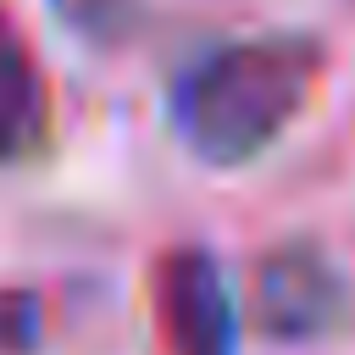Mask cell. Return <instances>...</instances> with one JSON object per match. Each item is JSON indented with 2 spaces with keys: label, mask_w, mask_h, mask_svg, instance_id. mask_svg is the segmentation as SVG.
<instances>
[{
  "label": "cell",
  "mask_w": 355,
  "mask_h": 355,
  "mask_svg": "<svg viewBox=\"0 0 355 355\" xmlns=\"http://www.w3.org/2000/svg\"><path fill=\"white\" fill-rule=\"evenodd\" d=\"M161 327L172 355H233L239 349V316L227 277L211 250H172L155 277Z\"/></svg>",
  "instance_id": "3"
},
{
  "label": "cell",
  "mask_w": 355,
  "mask_h": 355,
  "mask_svg": "<svg viewBox=\"0 0 355 355\" xmlns=\"http://www.w3.org/2000/svg\"><path fill=\"white\" fill-rule=\"evenodd\" d=\"M50 128V89L44 72L17 33V22L0 11V166L22 161Z\"/></svg>",
  "instance_id": "4"
},
{
  "label": "cell",
  "mask_w": 355,
  "mask_h": 355,
  "mask_svg": "<svg viewBox=\"0 0 355 355\" xmlns=\"http://www.w3.org/2000/svg\"><path fill=\"white\" fill-rule=\"evenodd\" d=\"M250 311L272 338H322L344 316V277L316 244H277L255 266Z\"/></svg>",
  "instance_id": "2"
},
{
  "label": "cell",
  "mask_w": 355,
  "mask_h": 355,
  "mask_svg": "<svg viewBox=\"0 0 355 355\" xmlns=\"http://www.w3.org/2000/svg\"><path fill=\"white\" fill-rule=\"evenodd\" d=\"M311 83H316V50L305 44L283 39L222 44L200 55L172 89L178 139L211 166L255 161L305 111Z\"/></svg>",
  "instance_id": "1"
}]
</instances>
